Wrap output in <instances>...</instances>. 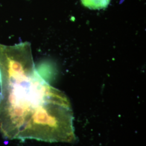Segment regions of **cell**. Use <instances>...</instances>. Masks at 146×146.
I'll use <instances>...</instances> for the list:
<instances>
[{"label": "cell", "mask_w": 146, "mask_h": 146, "mask_svg": "<svg viewBox=\"0 0 146 146\" xmlns=\"http://www.w3.org/2000/svg\"><path fill=\"white\" fill-rule=\"evenodd\" d=\"M66 96L37 72L28 43L0 44V132L9 140H75Z\"/></svg>", "instance_id": "cell-1"}, {"label": "cell", "mask_w": 146, "mask_h": 146, "mask_svg": "<svg viewBox=\"0 0 146 146\" xmlns=\"http://www.w3.org/2000/svg\"><path fill=\"white\" fill-rule=\"evenodd\" d=\"M81 1L85 7L90 9L99 10L107 7L110 0H81Z\"/></svg>", "instance_id": "cell-2"}]
</instances>
